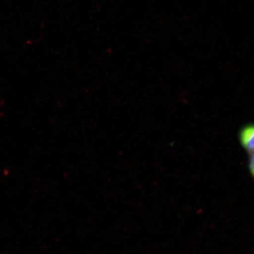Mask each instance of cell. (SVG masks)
Masks as SVG:
<instances>
[{"mask_svg":"<svg viewBox=\"0 0 254 254\" xmlns=\"http://www.w3.org/2000/svg\"><path fill=\"white\" fill-rule=\"evenodd\" d=\"M249 160H248V168L251 176L254 180V151L249 153Z\"/></svg>","mask_w":254,"mask_h":254,"instance_id":"cell-2","label":"cell"},{"mask_svg":"<svg viewBox=\"0 0 254 254\" xmlns=\"http://www.w3.org/2000/svg\"><path fill=\"white\" fill-rule=\"evenodd\" d=\"M240 144L248 153L254 151V123H249L241 127L238 132Z\"/></svg>","mask_w":254,"mask_h":254,"instance_id":"cell-1","label":"cell"}]
</instances>
